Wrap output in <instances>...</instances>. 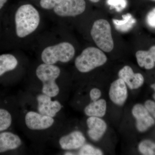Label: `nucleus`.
<instances>
[{
    "label": "nucleus",
    "instance_id": "obj_16",
    "mask_svg": "<svg viewBox=\"0 0 155 155\" xmlns=\"http://www.w3.org/2000/svg\"><path fill=\"white\" fill-rule=\"evenodd\" d=\"M107 102L104 99L94 101L84 109V113L87 116L102 117L105 115L107 111Z\"/></svg>",
    "mask_w": 155,
    "mask_h": 155
},
{
    "label": "nucleus",
    "instance_id": "obj_31",
    "mask_svg": "<svg viewBox=\"0 0 155 155\" xmlns=\"http://www.w3.org/2000/svg\"><path fill=\"white\" fill-rule=\"evenodd\" d=\"M153 97L154 98V99L155 100V93L153 95Z\"/></svg>",
    "mask_w": 155,
    "mask_h": 155
},
{
    "label": "nucleus",
    "instance_id": "obj_20",
    "mask_svg": "<svg viewBox=\"0 0 155 155\" xmlns=\"http://www.w3.org/2000/svg\"><path fill=\"white\" fill-rule=\"evenodd\" d=\"M140 152L145 155H155V143L151 140H143L138 146Z\"/></svg>",
    "mask_w": 155,
    "mask_h": 155
},
{
    "label": "nucleus",
    "instance_id": "obj_10",
    "mask_svg": "<svg viewBox=\"0 0 155 155\" xmlns=\"http://www.w3.org/2000/svg\"><path fill=\"white\" fill-rule=\"evenodd\" d=\"M109 94L113 103L117 105L122 106L127 99V85L122 79L119 78L111 84Z\"/></svg>",
    "mask_w": 155,
    "mask_h": 155
},
{
    "label": "nucleus",
    "instance_id": "obj_19",
    "mask_svg": "<svg viewBox=\"0 0 155 155\" xmlns=\"http://www.w3.org/2000/svg\"><path fill=\"white\" fill-rule=\"evenodd\" d=\"M12 116L8 111L0 109V132L8 129L12 123Z\"/></svg>",
    "mask_w": 155,
    "mask_h": 155
},
{
    "label": "nucleus",
    "instance_id": "obj_27",
    "mask_svg": "<svg viewBox=\"0 0 155 155\" xmlns=\"http://www.w3.org/2000/svg\"><path fill=\"white\" fill-rule=\"evenodd\" d=\"M8 0H0V10L4 8L6 4L8 2Z\"/></svg>",
    "mask_w": 155,
    "mask_h": 155
},
{
    "label": "nucleus",
    "instance_id": "obj_22",
    "mask_svg": "<svg viewBox=\"0 0 155 155\" xmlns=\"http://www.w3.org/2000/svg\"><path fill=\"white\" fill-rule=\"evenodd\" d=\"M63 0H39L38 4L41 8L45 10H53Z\"/></svg>",
    "mask_w": 155,
    "mask_h": 155
},
{
    "label": "nucleus",
    "instance_id": "obj_1",
    "mask_svg": "<svg viewBox=\"0 0 155 155\" xmlns=\"http://www.w3.org/2000/svg\"><path fill=\"white\" fill-rule=\"evenodd\" d=\"M14 22L17 36L20 38H25L38 28L41 22L40 14L32 4L23 3L16 10Z\"/></svg>",
    "mask_w": 155,
    "mask_h": 155
},
{
    "label": "nucleus",
    "instance_id": "obj_14",
    "mask_svg": "<svg viewBox=\"0 0 155 155\" xmlns=\"http://www.w3.org/2000/svg\"><path fill=\"white\" fill-rule=\"evenodd\" d=\"M22 144L18 135L10 132L0 133V153L16 149Z\"/></svg>",
    "mask_w": 155,
    "mask_h": 155
},
{
    "label": "nucleus",
    "instance_id": "obj_26",
    "mask_svg": "<svg viewBox=\"0 0 155 155\" xmlns=\"http://www.w3.org/2000/svg\"><path fill=\"white\" fill-rule=\"evenodd\" d=\"M101 96V92L99 89L93 88L90 92V97L93 101L99 99Z\"/></svg>",
    "mask_w": 155,
    "mask_h": 155
},
{
    "label": "nucleus",
    "instance_id": "obj_24",
    "mask_svg": "<svg viewBox=\"0 0 155 155\" xmlns=\"http://www.w3.org/2000/svg\"><path fill=\"white\" fill-rule=\"evenodd\" d=\"M148 25L152 28H155V8L150 11L146 17Z\"/></svg>",
    "mask_w": 155,
    "mask_h": 155
},
{
    "label": "nucleus",
    "instance_id": "obj_18",
    "mask_svg": "<svg viewBox=\"0 0 155 155\" xmlns=\"http://www.w3.org/2000/svg\"><path fill=\"white\" fill-rule=\"evenodd\" d=\"M18 62L15 56L11 54H3L0 55V76L4 73L15 69Z\"/></svg>",
    "mask_w": 155,
    "mask_h": 155
},
{
    "label": "nucleus",
    "instance_id": "obj_21",
    "mask_svg": "<svg viewBox=\"0 0 155 155\" xmlns=\"http://www.w3.org/2000/svg\"><path fill=\"white\" fill-rule=\"evenodd\" d=\"M103 154L102 151L91 145L84 144L81 147L78 152L80 155H101Z\"/></svg>",
    "mask_w": 155,
    "mask_h": 155
},
{
    "label": "nucleus",
    "instance_id": "obj_23",
    "mask_svg": "<svg viewBox=\"0 0 155 155\" xmlns=\"http://www.w3.org/2000/svg\"><path fill=\"white\" fill-rule=\"evenodd\" d=\"M107 2L111 9H116L117 12L122 11L127 5L126 0H107Z\"/></svg>",
    "mask_w": 155,
    "mask_h": 155
},
{
    "label": "nucleus",
    "instance_id": "obj_13",
    "mask_svg": "<svg viewBox=\"0 0 155 155\" xmlns=\"http://www.w3.org/2000/svg\"><path fill=\"white\" fill-rule=\"evenodd\" d=\"M87 124L89 128V136L95 141L101 138L107 130V124L99 117L90 116L87 120Z\"/></svg>",
    "mask_w": 155,
    "mask_h": 155
},
{
    "label": "nucleus",
    "instance_id": "obj_8",
    "mask_svg": "<svg viewBox=\"0 0 155 155\" xmlns=\"http://www.w3.org/2000/svg\"><path fill=\"white\" fill-rule=\"evenodd\" d=\"M132 115L136 119V127L140 132L146 131L155 124L153 118L147 110L145 106L137 104L134 106Z\"/></svg>",
    "mask_w": 155,
    "mask_h": 155
},
{
    "label": "nucleus",
    "instance_id": "obj_15",
    "mask_svg": "<svg viewBox=\"0 0 155 155\" xmlns=\"http://www.w3.org/2000/svg\"><path fill=\"white\" fill-rule=\"evenodd\" d=\"M136 57L140 67H144L147 69H153L155 66V45L147 51H137Z\"/></svg>",
    "mask_w": 155,
    "mask_h": 155
},
{
    "label": "nucleus",
    "instance_id": "obj_30",
    "mask_svg": "<svg viewBox=\"0 0 155 155\" xmlns=\"http://www.w3.org/2000/svg\"><path fill=\"white\" fill-rule=\"evenodd\" d=\"M65 155H73V154H72V153L70 152H67L65 153Z\"/></svg>",
    "mask_w": 155,
    "mask_h": 155
},
{
    "label": "nucleus",
    "instance_id": "obj_25",
    "mask_svg": "<svg viewBox=\"0 0 155 155\" xmlns=\"http://www.w3.org/2000/svg\"><path fill=\"white\" fill-rule=\"evenodd\" d=\"M144 106L150 114L155 118V102L148 100L145 103Z\"/></svg>",
    "mask_w": 155,
    "mask_h": 155
},
{
    "label": "nucleus",
    "instance_id": "obj_6",
    "mask_svg": "<svg viewBox=\"0 0 155 155\" xmlns=\"http://www.w3.org/2000/svg\"><path fill=\"white\" fill-rule=\"evenodd\" d=\"M86 8L84 0H63L53 11L58 17H75L82 14Z\"/></svg>",
    "mask_w": 155,
    "mask_h": 155
},
{
    "label": "nucleus",
    "instance_id": "obj_2",
    "mask_svg": "<svg viewBox=\"0 0 155 155\" xmlns=\"http://www.w3.org/2000/svg\"><path fill=\"white\" fill-rule=\"evenodd\" d=\"M75 52V48L71 43L61 42L45 48L41 52V59L46 64L54 65L59 62L66 63L74 58Z\"/></svg>",
    "mask_w": 155,
    "mask_h": 155
},
{
    "label": "nucleus",
    "instance_id": "obj_3",
    "mask_svg": "<svg viewBox=\"0 0 155 155\" xmlns=\"http://www.w3.org/2000/svg\"><path fill=\"white\" fill-rule=\"evenodd\" d=\"M61 74V69L58 66L44 64L39 65L36 70L37 77L43 83L42 91L44 94L51 97L59 94L60 89L56 80Z\"/></svg>",
    "mask_w": 155,
    "mask_h": 155
},
{
    "label": "nucleus",
    "instance_id": "obj_4",
    "mask_svg": "<svg viewBox=\"0 0 155 155\" xmlns=\"http://www.w3.org/2000/svg\"><path fill=\"white\" fill-rule=\"evenodd\" d=\"M107 60V56L101 50L90 47L84 50L78 56L75 60V65L79 72L86 73L104 65Z\"/></svg>",
    "mask_w": 155,
    "mask_h": 155
},
{
    "label": "nucleus",
    "instance_id": "obj_5",
    "mask_svg": "<svg viewBox=\"0 0 155 155\" xmlns=\"http://www.w3.org/2000/svg\"><path fill=\"white\" fill-rule=\"evenodd\" d=\"M93 40L100 49L110 52L114 48L111 26L107 20L100 19L94 23L91 31Z\"/></svg>",
    "mask_w": 155,
    "mask_h": 155
},
{
    "label": "nucleus",
    "instance_id": "obj_17",
    "mask_svg": "<svg viewBox=\"0 0 155 155\" xmlns=\"http://www.w3.org/2000/svg\"><path fill=\"white\" fill-rule=\"evenodd\" d=\"M113 23L116 30L120 32H125L129 31L134 26L136 20L130 14L122 15V19H113Z\"/></svg>",
    "mask_w": 155,
    "mask_h": 155
},
{
    "label": "nucleus",
    "instance_id": "obj_11",
    "mask_svg": "<svg viewBox=\"0 0 155 155\" xmlns=\"http://www.w3.org/2000/svg\"><path fill=\"white\" fill-rule=\"evenodd\" d=\"M118 75L130 89L138 88L144 82V78L142 75L139 73H134L132 68L128 66H125L120 69Z\"/></svg>",
    "mask_w": 155,
    "mask_h": 155
},
{
    "label": "nucleus",
    "instance_id": "obj_7",
    "mask_svg": "<svg viewBox=\"0 0 155 155\" xmlns=\"http://www.w3.org/2000/svg\"><path fill=\"white\" fill-rule=\"evenodd\" d=\"M54 120L53 117L45 116L34 111H30L25 116V123L29 129L41 130L48 129L53 125Z\"/></svg>",
    "mask_w": 155,
    "mask_h": 155
},
{
    "label": "nucleus",
    "instance_id": "obj_29",
    "mask_svg": "<svg viewBox=\"0 0 155 155\" xmlns=\"http://www.w3.org/2000/svg\"><path fill=\"white\" fill-rule=\"evenodd\" d=\"M151 87L155 91V83L153 84H151Z\"/></svg>",
    "mask_w": 155,
    "mask_h": 155
},
{
    "label": "nucleus",
    "instance_id": "obj_28",
    "mask_svg": "<svg viewBox=\"0 0 155 155\" xmlns=\"http://www.w3.org/2000/svg\"><path fill=\"white\" fill-rule=\"evenodd\" d=\"M89 1L93 3H97L99 2L100 0H89Z\"/></svg>",
    "mask_w": 155,
    "mask_h": 155
},
{
    "label": "nucleus",
    "instance_id": "obj_12",
    "mask_svg": "<svg viewBox=\"0 0 155 155\" xmlns=\"http://www.w3.org/2000/svg\"><path fill=\"white\" fill-rule=\"evenodd\" d=\"M85 141L86 139L83 134L76 130L62 137L59 140V144L63 150H75L81 147Z\"/></svg>",
    "mask_w": 155,
    "mask_h": 155
},
{
    "label": "nucleus",
    "instance_id": "obj_9",
    "mask_svg": "<svg viewBox=\"0 0 155 155\" xmlns=\"http://www.w3.org/2000/svg\"><path fill=\"white\" fill-rule=\"evenodd\" d=\"M38 110L40 114L54 117L61 110L62 105L58 101H52L51 97L45 94H40L37 97Z\"/></svg>",
    "mask_w": 155,
    "mask_h": 155
},
{
    "label": "nucleus",
    "instance_id": "obj_32",
    "mask_svg": "<svg viewBox=\"0 0 155 155\" xmlns=\"http://www.w3.org/2000/svg\"><path fill=\"white\" fill-rule=\"evenodd\" d=\"M152 1H155V0H152Z\"/></svg>",
    "mask_w": 155,
    "mask_h": 155
}]
</instances>
